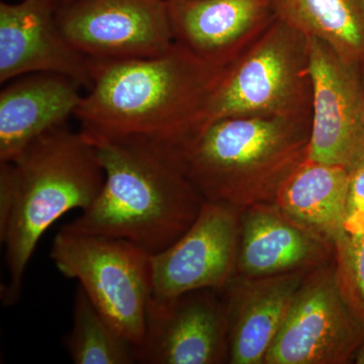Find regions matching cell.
<instances>
[{
  "label": "cell",
  "mask_w": 364,
  "mask_h": 364,
  "mask_svg": "<svg viewBox=\"0 0 364 364\" xmlns=\"http://www.w3.org/2000/svg\"><path fill=\"white\" fill-rule=\"evenodd\" d=\"M81 131L95 148L105 183L92 205L62 228L123 239L150 255L178 240L205 200L186 176L176 146Z\"/></svg>",
  "instance_id": "6da1fadb"
},
{
  "label": "cell",
  "mask_w": 364,
  "mask_h": 364,
  "mask_svg": "<svg viewBox=\"0 0 364 364\" xmlns=\"http://www.w3.org/2000/svg\"><path fill=\"white\" fill-rule=\"evenodd\" d=\"M90 66L91 85L74 114L81 129L176 147L198 129L208 92L224 68L177 43L159 56L90 59Z\"/></svg>",
  "instance_id": "7a4b0ae2"
},
{
  "label": "cell",
  "mask_w": 364,
  "mask_h": 364,
  "mask_svg": "<svg viewBox=\"0 0 364 364\" xmlns=\"http://www.w3.org/2000/svg\"><path fill=\"white\" fill-rule=\"evenodd\" d=\"M104 183L105 171L90 140L66 124L33 141L11 161L0 162L4 306L20 301L26 267L46 231L70 210L92 205Z\"/></svg>",
  "instance_id": "3957f363"
},
{
  "label": "cell",
  "mask_w": 364,
  "mask_h": 364,
  "mask_svg": "<svg viewBox=\"0 0 364 364\" xmlns=\"http://www.w3.org/2000/svg\"><path fill=\"white\" fill-rule=\"evenodd\" d=\"M312 117H229L198 129L177 153L208 202L244 210L274 203L308 156Z\"/></svg>",
  "instance_id": "277c9868"
},
{
  "label": "cell",
  "mask_w": 364,
  "mask_h": 364,
  "mask_svg": "<svg viewBox=\"0 0 364 364\" xmlns=\"http://www.w3.org/2000/svg\"><path fill=\"white\" fill-rule=\"evenodd\" d=\"M312 109L309 37L277 18L220 72L198 129L229 117H312Z\"/></svg>",
  "instance_id": "5b68a950"
},
{
  "label": "cell",
  "mask_w": 364,
  "mask_h": 364,
  "mask_svg": "<svg viewBox=\"0 0 364 364\" xmlns=\"http://www.w3.org/2000/svg\"><path fill=\"white\" fill-rule=\"evenodd\" d=\"M50 257L64 277L78 280L91 303L134 349L140 346L152 296L150 254L123 239L61 228Z\"/></svg>",
  "instance_id": "8992f818"
},
{
  "label": "cell",
  "mask_w": 364,
  "mask_h": 364,
  "mask_svg": "<svg viewBox=\"0 0 364 364\" xmlns=\"http://www.w3.org/2000/svg\"><path fill=\"white\" fill-rule=\"evenodd\" d=\"M364 340V318L342 287L335 259L306 273L264 364H348Z\"/></svg>",
  "instance_id": "52a82bcc"
},
{
  "label": "cell",
  "mask_w": 364,
  "mask_h": 364,
  "mask_svg": "<svg viewBox=\"0 0 364 364\" xmlns=\"http://www.w3.org/2000/svg\"><path fill=\"white\" fill-rule=\"evenodd\" d=\"M56 18L67 42L90 59L148 58L176 44L167 0H70Z\"/></svg>",
  "instance_id": "ba28073f"
},
{
  "label": "cell",
  "mask_w": 364,
  "mask_h": 364,
  "mask_svg": "<svg viewBox=\"0 0 364 364\" xmlns=\"http://www.w3.org/2000/svg\"><path fill=\"white\" fill-rule=\"evenodd\" d=\"M313 88L312 128L306 159L353 168L364 158L361 64L309 37Z\"/></svg>",
  "instance_id": "9c48e42d"
},
{
  "label": "cell",
  "mask_w": 364,
  "mask_h": 364,
  "mask_svg": "<svg viewBox=\"0 0 364 364\" xmlns=\"http://www.w3.org/2000/svg\"><path fill=\"white\" fill-rule=\"evenodd\" d=\"M241 210L205 200L178 240L150 255L153 298L168 299L203 289L222 291L237 272Z\"/></svg>",
  "instance_id": "30bf717a"
},
{
  "label": "cell",
  "mask_w": 364,
  "mask_h": 364,
  "mask_svg": "<svg viewBox=\"0 0 364 364\" xmlns=\"http://www.w3.org/2000/svg\"><path fill=\"white\" fill-rule=\"evenodd\" d=\"M136 363H229V327L222 291L198 289L176 298L151 296Z\"/></svg>",
  "instance_id": "8fae6325"
},
{
  "label": "cell",
  "mask_w": 364,
  "mask_h": 364,
  "mask_svg": "<svg viewBox=\"0 0 364 364\" xmlns=\"http://www.w3.org/2000/svg\"><path fill=\"white\" fill-rule=\"evenodd\" d=\"M57 0L0 4V82L31 73H58L90 90V59L76 51L57 23Z\"/></svg>",
  "instance_id": "7c38bea8"
},
{
  "label": "cell",
  "mask_w": 364,
  "mask_h": 364,
  "mask_svg": "<svg viewBox=\"0 0 364 364\" xmlns=\"http://www.w3.org/2000/svg\"><path fill=\"white\" fill-rule=\"evenodd\" d=\"M176 43L225 67L277 20L273 0H167Z\"/></svg>",
  "instance_id": "4fadbf2b"
},
{
  "label": "cell",
  "mask_w": 364,
  "mask_h": 364,
  "mask_svg": "<svg viewBox=\"0 0 364 364\" xmlns=\"http://www.w3.org/2000/svg\"><path fill=\"white\" fill-rule=\"evenodd\" d=\"M335 259V245L289 217L275 203L241 210L237 275L310 272Z\"/></svg>",
  "instance_id": "5bb4252c"
},
{
  "label": "cell",
  "mask_w": 364,
  "mask_h": 364,
  "mask_svg": "<svg viewBox=\"0 0 364 364\" xmlns=\"http://www.w3.org/2000/svg\"><path fill=\"white\" fill-rule=\"evenodd\" d=\"M309 272L235 275L223 289L229 327V363L264 364L296 291Z\"/></svg>",
  "instance_id": "9a60e30c"
},
{
  "label": "cell",
  "mask_w": 364,
  "mask_h": 364,
  "mask_svg": "<svg viewBox=\"0 0 364 364\" xmlns=\"http://www.w3.org/2000/svg\"><path fill=\"white\" fill-rule=\"evenodd\" d=\"M85 90L58 73L26 74L0 92V162L11 161L38 138L65 126Z\"/></svg>",
  "instance_id": "2e32d148"
},
{
  "label": "cell",
  "mask_w": 364,
  "mask_h": 364,
  "mask_svg": "<svg viewBox=\"0 0 364 364\" xmlns=\"http://www.w3.org/2000/svg\"><path fill=\"white\" fill-rule=\"evenodd\" d=\"M349 170L306 159L284 181L274 203L332 243L343 236Z\"/></svg>",
  "instance_id": "e0dca14e"
},
{
  "label": "cell",
  "mask_w": 364,
  "mask_h": 364,
  "mask_svg": "<svg viewBox=\"0 0 364 364\" xmlns=\"http://www.w3.org/2000/svg\"><path fill=\"white\" fill-rule=\"evenodd\" d=\"M277 18L364 64V0H273Z\"/></svg>",
  "instance_id": "ac0fdd59"
},
{
  "label": "cell",
  "mask_w": 364,
  "mask_h": 364,
  "mask_svg": "<svg viewBox=\"0 0 364 364\" xmlns=\"http://www.w3.org/2000/svg\"><path fill=\"white\" fill-rule=\"evenodd\" d=\"M75 364H131L135 349L91 303L85 289H76L71 331L64 339Z\"/></svg>",
  "instance_id": "d6986e66"
},
{
  "label": "cell",
  "mask_w": 364,
  "mask_h": 364,
  "mask_svg": "<svg viewBox=\"0 0 364 364\" xmlns=\"http://www.w3.org/2000/svg\"><path fill=\"white\" fill-rule=\"evenodd\" d=\"M335 263L345 293L364 318V221L335 243Z\"/></svg>",
  "instance_id": "ffe728a7"
},
{
  "label": "cell",
  "mask_w": 364,
  "mask_h": 364,
  "mask_svg": "<svg viewBox=\"0 0 364 364\" xmlns=\"http://www.w3.org/2000/svg\"><path fill=\"white\" fill-rule=\"evenodd\" d=\"M364 221V158L349 170L345 232Z\"/></svg>",
  "instance_id": "44dd1931"
},
{
  "label": "cell",
  "mask_w": 364,
  "mask_h": 364,
  "mask_svg": "<svg viewBox=\"0 0 364 364\" xmlns=\"http://www.w3.org/2000/svg\"><path fill=\"white\" fill-rule=\"evenodd\" d=\"M354 363L364 364V340L363 343L359 346L358 352H356L355 358H354Z\"/></svg>",
  "instance_id": "7402d4cb"
},
{
  "label": "cell",
  "mask_w": 364,
  "mask_h": 364,
  "mask_svg": "<svg viewBox=\"0 0 364 364\" xmlns=\"http://www.w3.org/2000/svg\"><path fill=\"white\" fill-rule=\"evenodd\" d=\"M361 79H363V112L364 127V64H361Z\"/></svg>",
  "instance_id": "603a6c76"
},
{
  "label": "cell",
  "mask_w": 364,
  "mask_h": 364,
  "mask_svg": "<svg viewBox=\"0 0 364 364\" xmlns=\"http://www.w3.org/2000/svg\"><path fill=\"white\" fill-rule=\"evenodd\" d=\"M70 1V0H57V2H58V6H62V4H65L67 2Z\"/></svg>",
  "instance_id": "cb8c5ba5"
}]
</instances>
